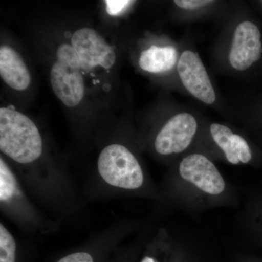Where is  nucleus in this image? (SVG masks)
<instances>
[{"mask_svg":"<svg viewBox=\"0 0 262 262\" xmlns=\"http://www.w3.org/2000/svg\"><path fill=\"white\" fill-rule=\"evenodd\" d=\"M178 72L184 87L193 96L207 104L215 102L214 89L198 53L184 51L179 60Z\"/></svg>","mask_w":262,"mask_h":262,"instance_id":"6","label":"nucleus"},{"mask_svg":"<svg viewBox=\"0 0 262 262\" xmlns=\"http://www.w3.org/2000/svg\"><path fill=\"white\" fill-rule=\"evenodd\" d=\"M178 58V52L172 46H152L141 53L139 64L141 70L150 73H160L171 70Z\"/></svg>","mask_w":262,"mask_h":262,"instance_id":"10","label":"nucleus"},{"mask_svg":"<svg viewBox=\"0 0 262 262\" xmlns=\"http://www.w3.org/2000/svg\"><path fill=\"white\" fill-rule=\"evenodd\" d=\"M213 3L214 2L209 1V0H175L174 1V3L179 8L187 10L195 9Z\"/></svg>","mask_w":262,"mask_h":262,"instance_id":"16","label":"nucleus"},{"mask_svg":"<svg viewBox=\"0 0 262 262\" xmlns=\"http://www.w3.org/2000/svg\"><path fill=\"white\" fill-rule=\"evenodd\" d=\"M232 158L231 163L237 165L239 162L248 163L252 158L251 149L244 138L234 134L232 137Z\"/></svg>","mask_w":262,"mask_h":262,"instance_id":"14","label":"nucleus"},{"mask_svg":"<svg viewBox=\"0 0 262 262\" xmlns=\"http://www.w3.org/2000/svg\"><path fill=\"white\" fill-rule=\"evenodd\" d=\"M55 95L66 106L80 104L84 96V82L80 61L71 45L62 44L57 49L56 61L50 73Z\"/></svg>","mask_w":262,"mask_h":262,"instance_id":"2","label":"nucleus"},{"mask_svg":"<svg viewBox=\"0 0 262 262\" xmlns=\"http://www.w3.org/2000/svg\"><path fill=\"white\" fill-rule=\"evenodd\" d=\"M16 181L11 170L3 159L0 160V200L8 201L15 195Z\"/></svg>","mask_w":262,"mask_h":262,"instance_id":"12","label":"nucleus"},{"mask_svg":"<svg viewBox=\"0 0 262 262\" xmlns=\"http://www.w3.org/2000/svg\"><path fill=\"white\" fill-rule=\"evenodd\" d=\"M0 149L15 162L30 163L42 154V141L37 125L27 115L0 108Z\"/></svg>","mask_w":262,"mask_h":262,"instance_id":"1","label":"nucleus"},{"mask_svg":"<svg viewBox=\"0 0 262 262\" xmlns=\"http://www.w3.org/2000/svg\"><path fill=\"white\" fill-rule=\"evenodd\" d=\"M0 76L5 83L15 91L28 89L32 80L23 58L8 46L0 48Z\"/></svg>","mask_w":262,"mask_h":262,"instance_id":"9","label":"nucleus"},{"mask_svg":"<svg viewBox=\"0 0 262 262\" xmlns=\"http://www.w3.org/2000/svg\"><path fill=\"white\" fill-rule=\"evenodd\" d=\"M261 3H262V2H261Z\"/></svg>","mask_w":262,"mask_h":262,"instance_id":"19","label":"nucleus"},{"mask_svg":"<svg viewBox=\"0 0 262 262\" xmlns=\"http://www.w3.org/2000/svg\"><path fill=\"white\" fill-rule=\"evenodd\" d=\"M98 168L103 180L114 187L135 189L144 182L139 162L120 144H111L102 150L98 158Z\"/></svg>","mask_w":262,"mask_h":262,"instance_id":"3","label":"nucleus"},{"mask_svg":"<svg viewBox=\"0 0 262 262\" xmlns=\"http://www.w3.org/2000/svg\"><path fill=\"white\" fill-rule=\"evenodd\" d=\"M15 242L11 234L0 226V262H15Z\"/></svg>","mask_w":262,"mask_h":262,"instance_id":"13","label":"nucleus"},{"mask_svg":"<svg viewBox=\"0 0 262 262\" xmlns=\"http://www.w3.org/2000/svg\"><path fill=\"white\" fill-rule=\"evenodd\" d=\"M134 2L127 0H107L105 1L106 12L112 16H117L123 13Z\"/></svg>","mask_w":262,"mask_h":262,"instance_id":"15","label":"nucleus"},{"mask_svg":"<svg viewBox=\"0 0 262 262\" xmlns=\"http://www.w3.org/2000/svg\"><path fill=\"white\" fill-rule=\"evenodd\" d=\"M58 262H94V259L89 253L80 252L65 256Z\"/></svg>","mask_w":262,"mask_h":262,"instance_id":"17","label":"nucleus"},{"mask_svg":"<svg viewBox=\"0 0 262 262\" xmlns=\"http://www.w3.org/2000/svg\"><path fill=\"white\" fill-rule=\"evenodd\" d=\"M71 46L75 50L82 72L99 68L108 70L116 61L115 50L94 29H77L71 38Z\"/></svg>","mask_w":262,"mask_h":262,"instance_id":"4","label":"nucleus"},{"mask_svg":"<svg viewBox=\"0 0 262 262\" xmlns=\"http://www.w3.org/2000/svg\"><path fill=\"white\" fill-rule=\"evenodd\" d=\"M198 124L189 113L175 115L160 130L155 141V147L160 155H168L184 151L195 135Z\"/></svg>","mask_w":262,"mask_h":262,"instance_id":"5","label":"nucleus"},{"mask_svg":"<svg viewBox=\"0 0 262 262\" xmlns=\"http://www.w3.org/2000/svg\"><path fill=\"white\" fill-rule=\"evenodd\" d=\"M181 177L198 189L210 194H220L225 189V182L216 167L204 155L194 154L180 163Z\"/></svg>","mask_w":262,"mask_h":262,"instance_id":"7","label":"nucleus"},{"mask_svg":"<svg viewBox=\"0 0 262 262\" xmlns=\"http://www.w3.org/2000/svg\"><path fill=\"white\" fill-rule=\"evenodd\" d=\"M141 262H155V261L154 259H153L152 258H150L148 257V256H146V257L144 258Z\"/></svg>","mask_w":262,"mask_h":262,"instance_id":"18","label":"nucleus"},{"mask_svg":"<svg viewBox=\"0 0 262 262\" xmlns=\"http://www.w3.org/2000/svg\"><path fill=\"white\" fill-rule=\"evenodd\" d=\"M261 32L252 22H242L234 31L229 62L235 70L244 71L261 58Z\"/></svg>","mask_w":262,"mask_h":262,"instance_id":"8","label":"nucleus"},{"mask_svg":"<svg viewBox=\"0 0 262 262\" xmlns=\"http://www.w3.org/2000/svg\"><path fill=\"white\" fill-rule=\"evenodd\" d=\"M211 134L213 141L223 150L227 160L231 163L232 158V137L233 132L225 125L213 123L211 125Z\"/></svg>","mask_w":262,"mask_h":262,"instance_id":"11","label":"nucleus"}]
</instances>
